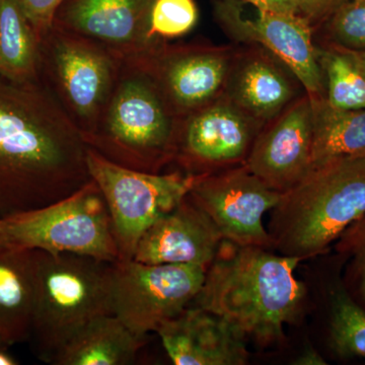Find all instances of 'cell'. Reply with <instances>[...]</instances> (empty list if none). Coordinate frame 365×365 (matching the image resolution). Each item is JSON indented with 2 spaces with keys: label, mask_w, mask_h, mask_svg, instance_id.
I'll return each mask as SVG.
<instances>
[{
  "label": "cell",
  "mask_w": 365,
  "mask_h": 365,
  "mask_svg": "<svg viewBox=\"0 0 365 365\" xmlns=\"http://www.w3.org/2000/svg\"><path fill=\"white\" fill-rule=\"evenodd\" d=\"M78 127L42 83L0 78V220L71 195L91 180Z\"/></svg>",
  "instance_id": "obj_1"
},
{
  "label": "cell",
  "mask_w": 365,
  "mask_h": 365,
  "mask_svg": "<svg viewBox=\"0 0 365 365\" xmlns=\"http://www.w3.org/2000/svg\"><path fill=\"white\" fill-rule=\"evenodd\" d=\"M302 259L223 240L191 306L215 314L261 345L283 338L299 316L307 289L294 271Z\"/></svg>",
  "instance_id": "obj_2"
},
{
  "label": "cell",
  "mask_w": 365,
  "mask_h": 365,
  "mask_svg": "<svg viewBox=\"0 0 365 365\" xmlns=\"http://www.w3.org/2000/svg\"><path fill=\"white\" fill-rule=\"evenodd\" d=\"M364 215L365 158H332L282 194L272 209L271 245L304 260L324 253Z\"/></svg>",
  "instance_id": "obj_3"
},
{
  "label": "cell",
  "mask_w": 365,
  "mask_h": 365,
  "mask_svg": "<svg viewBox=\"0 0 365 365\" xmlns=\"http://www.w3.org/2000/svg\"><path fill=\"white\" fill-rule=\"evenodd\" d=\"M178 126L179 119L153 79L123 61L104 111L83 138L117 165L158 174L174 162Z\"/></svg>",
  "instance_id": "obj_4"
},
{
  "label": "cell",
  "mask_w": 365,
  "mask_h": 365,
  "mask_svg": "<svg viewBox=\"0 0 365 365\" xmlns=\"http://www.w3.org/2000/svg\"><path fill=\"white\" fill-rule=\"evenodd\" d=\"M35 253V304L28 342L38 359L51 364L83 327L112 314L115 262L41 250Z\"/></svg>",
  "instance_id": "obj_5"
},
{
  "label": "cell",
  "mask_w": 365,
  "mask_h": 365,
  "mask_svg": "<svg viewBox=\"0 0 365 365\" xmlns=\"http://www.w3.org/2000/svg\"><path fill=\"white\" fill-rule=\"evenodd\" d=\"M122 63L105 46L55 24L41 40V83L83 137L104 111Z\"/></svg>",
  "instance_id": "obj_6"
},
{
  "label": "cell",
  "mask_w": 365,
  "mask_h": 365,
  "mask_svg": "<svg viewBox=\"0 0 365 365\" xmlns=\"http://www.w3.org/2000/svg\"><path fill=\"white\" fill-rule=\"evenodd\" d=\"M2 220L11 247L119 260L109 209L93 180L57 202Z\"/></svg>",
  "instance_id": "obj_7"
},
{
  "label": "cell",
  "mask_w": 365,
  "mask_h": 365,
  "mask_svg": "<svg viewBox=\"0 0 365 365\" xmlns=\"http://www.w3.org/2000/svg\"><path fill=\"white\" fill-rule=\"evenodd\" d=\"M91 179L104 196L119 260H132L144 232L188 196L198 177L182 170L153 174L122 167L88 148Z\"/></svg>",
  "instance_id": "obj_8"
},
{
  "label": "cell",
  "mask_w": 365,
  "mask_h": 365,
  "mask_svg": "<svg viewBox=\"0 0 365 365\" xmlns=\"http://www.w3.org/2000/svg\"><path fill=\"white\" fill-rule=\"evenodd\" d=\"M206 266L115 262L112 314L141 338L181 314L205 279Z\"/></svg>",
  "instance_id": "obj_9"
},
{
  "label": "cell",
  "mask_w": 365,
  "mask_h": 365,
  "mask_svg": "<svg viewBox=\"0 0 365 365\" xmlns=\"http://www.w3.org/2000/svg\"><path fill=\"white\" fill-rule=\"evenodd\" d=\"M215 16L230 39L267 50L292 71L309 97L325 98L314 29L304 16L263 11L244 0H215Z\"/></svg>",
  "instance_id": "obj_10"
},
{
  "label": "cell",
  "mask_w": 365,
  "mask_h": 365,
  "mask_svg": "<svg viewBox=\"0 0 365 365\" xmlns=\"http://www.w3.org/2000/svg\"><path fill=\"white\" fill-rule=\"evenodd\" d=\"M234 56L230 48L160 41L123 61L135 64L153 79L180 121L222 95Z\"/></svg>",
  "instance_id": "obj_11"
},
{
  "label": "cell",
  "mask_w": 365,
  "mask_h": 365,
  "mask_svg": "<svg viewBox=\"0 0 365 365\" xmlns=\"http://www.w3.org/2000/svg\"><path fill=\"white\" fill-rule=\"evenodd\" d=\"M263 127L222 93L180 120L173 163L197 177L244 165Z\"/></svg>",
  "instance_id": "obj_12"
},
{
  "label": "cell",
  "mask_w": 365,
  "mask_h": 365,
  "mask_svg": "<svg viewBox=\"0 0 365 365\" xmlns=\"http://www.w3.org/2000/svg\"><path fill=\"white\" fill-rule=\"evenodd\" d=\"M276 191L246 165L199 176L189 197L212 220L225 241L272 248L263 217L279 203Z\"/></svg>",
  "instance_id": "obj_13"
},
{
  "label": "cell",
  "mask_w": 365,
  "mask_h": 365,
  "mask_svg": "<svg viewBox=\"0 0 365 365\" xmlns=\"http://www.w3.org/2000/svg\"><path fill=\"white\" fill-rule=\"evenodd\" d=\"M314 107L307 93L262 128L245 165L270 188L285 193L313 167Z\"/></svg>",
  "instance_id": "obj_14"
},
{
  "label": "cell",
  "mask_w": 365,
  "mask_h": 365,
  "mask_svg": "<svg viewBox=\"0 0 365 365\" xmlns=\"http://www.w3.org/2000/svg\"><path fill=\"white\" fill-rule=\"evenodd\" d=\"M157 0H66L54 24L111 50L122 60L148 52L160 43L150 36Z\"/></svg>",
  "instance_id": "obj_15"
},
{
  "label": "cell",
  "mask_w": 365,
  "mask_h": 365,
  "mask_svg": "<svg viewBox=\"0 0 365 365\" xmlns=\"http://www.w3.org/2000/svg\"><path fill=\"white\" fill-rule=\"evenodd\" d=\"M222 242L215 223L188 194L144 232L133 260L209 267Z\"/></svg>",
  "instance_id": "obj_16"
},
{
  "label": "cell",
  "mask_w": 365,
  "mask_h": 365,
  "mask_svg": "<svg viewBox=\"0 0 365 365\" xmlns=\"http://www.w3.org/2000/svg\"><path fill=\"white\" fill-rule=\"evenodd\" d=\"M158 335L176 365H245L247 338L225 319L195 306L163 323Z\"/></svg>",
  "instance_id": "obj_17"
},
{
  "label": "cell",
  "mask_w": 365,
  "mask_h": 365,
  "mask_svg": "<svg viewBox=\"0 0 365 365\" xmlns=\"http://www.w3.org/2000/svg\"><path fill=\"white\" fill-rule=\"evenodd\" d=\"M299 79L277 57L263 48H251L235 53L222 93L265 126L299 98Z\"/></svg>",
  "instance_id": "obj_18"
},
{
  "label": "cell",
  "mask_w": 365,
  "mask_h": 365,
  "mask_svg": "<svg viewBox=\"0 0 365 365\" xmlns=\"http://www.w3.org/2000/svg\"><path fill=\"white\" fill-rule=\"evenodd\" d=\"M36 294L34 249L0 247V339L28 342Z\"/></svg>",
  "instance_id": "obj_19"
},
{
  "label": "cell",
  "mask_w": 365,
  "mask_h": 365,
  "mask_svg": "<svg viewBox=\"0 0 365 365\" xmlns=\"http://www.w3.org/2000/svg\"><path fill=\"white\" fill-rule=\"evenodd\" d=\"M145 338L139 337L114 314L91 321L66 343L54 365H129L136 361Z\"/></svg>",
  "instance_id": "obj_20"
},
{
  "label": "cell",
  "mask_w": 365,
  "mask_h": 365,
  "mask_svg": "<svg viewBox=\"0 0 365 365\" xmlns=\"http://www.w3.org/2000/svg\"><path fill=\"white\" fill-rule=\"evenodd\" d=\"M0 78L41 83V40L16 0H0Z\"/></svg>",
  "instance_id": "obj_21"
},
{
  "label": "cell",
  "mask_w": 365,
  "mask_h": 365,
  "mask_svg": "<svg viewBox=\"0 0 365 365\" xmlns=\"http://www.w3.org/2000/svg\"><path fill=\"white\" fill-rule=\"evenodd\" d=\"M313 101V169L335 158H365V109L341 110Z\"/></svg>",
  "instance_id": "obj_22"
},
{
  "label": "cell",
  "mask_w": 365,
  "mask_h": 365,
  "mask_svg": "<svg viewBox=\"0 0 365 365\" xmlns=\"http://www.w3.org/2000/svg\"><path fill=\"white\" fill-rule=\"evenodd\" d=\"M316 49L326 102L341 110L365 109V51L326 43Z\"/></svg>",
  "instance_id": "obj_23"
},
{
  "label": "cell",
  "mask_w": 365,
  "mask_h": 365,
  "mask_svg": "<svg viewBox=\"0 0 365 365\" xmlns=\"http://www.w3.org/2000/svg\"><path fill=\"white\" fill-rule=\"evenodd\" d=\"M330 344L341 357L365 359V309L342 287L331 294Z\"/></svg>",
  "instance_id": "obj_24"
},
{
  "label": "cell",
  "mask_w": 365,
  "mask_h": 365,
  "mask_svg": "<svg viewBox=\"0 0 365 365\" xmlns=\"http://www.w3.org/2000/svg\"><path fill=\"white\" fill-rule=\"evenodd\" d=\"M319 26L323 43L365 51V0H347Z\"/></svg>",
  "instance_id": "obj_25"
},
{
  "label": "cell",
  "mask_w": 365,
  "mask_h": 365,
  "mask_svg": "<svg viewBox=\"0 0 365 365\" xmlns=\"http://www.w3.org/2000/svg\"><path fill=\"white\" fill-rule=\"evenodd\" d=\"M198 9L194 0H157L150 16V36L168 41L182 37L195 28Z\"/></svg>",
  "instance_id": "obj_26"
},
{
  "label": "cell",
  "mask_w": 365,
  "mask_h": 365,
  "mask_svg": "<svg viewBox=\"0 0 365 365\" xmlns=\"http://www.w3.org/2000/svg\"><path fill=\"white\" fill-rule=\"evenodd\" d=\"M337 249L351 259L353 277L365 302V215L340 235Z\"/></svg>",
  "instance_id": "obj_27"
},
{
  "label": "cell",
  "mask_w": 365,
  "mask_h": 365,
  "mask_svg": "<svg viewBox=\"0 0 365 365\" xmlns=\"http://www.w3.org/2000/svg\"><path fill=\"white\" fill-rule=\"evenodd\" d=\"M40 40L52 28L55 16L66 0H16Z\"/></svg>",
  "instance_id": "obj_28"
},
{
  "label": "cell",
  "mask_w": 365,
  "mask_h": 365,
  "mask_svg": "<svg viewBox=\"0 0 365 365\" xmlns=\"http://www.w3.org/2000/svg\"><path fill=\"white\" fill-rule=\"evenodd\" d=\"M300 16L304 19L313 29L321 25L347 0H294Z\"/></svg>",
  "instance_id": "obj_29"
},
{
  "label": "cell",
  "mask_w": 365,
  "mask_h": 365,
  "mask_svg": "<svg viewBox=\"0 0 365 365\" xmlns=\"http://www.w3.org/2000/svg\"><path fill=\"white\" fill-rule=\"evenodd\" d=\"M244 1L263 11L299 14L294 0H244Z\"/></svg>",
  "instance_id": "obj_30"
},
{
  "label": "cell",
  "mask_w": 365,
  "mask_h": 365,
  "mask_svg": "<svg viewBox=\"0 0 365 365\" xmlns=\"http://www.w3.org/2000/svg\"><path fill=\"white\" fill-rule=\"evenodd\" d=\"M297 365H325L327 362L313 348H307L294 362Z\"/></svg>",
  "instance_id": "obj_31"
},
{
  "label": "cell",
  "mask_w": 365,
  "mask_h": 365,
  "mask_svg": "<svg viewBox=\"0 0 365 365\" xmlns=\"http://www.w3.org/2000/svg\"><path fill=\"white\" fill-rule=\"evenodd\" d=\"M9 346L4 340L0 339V365H18L19 360L9 351Z\"/></svg>",
  "instance_id": "obj_32"
},
{
  "label": "cell",
  "mask_w": 365,
  "mask_h": 365,
  "mask_svg": "<svg viewBox=\"0 0 365 365\" xmlns=\"http://www.w3.org/2000/svg\"><path fill=\"white\" fill-rule=\"evenodd\" d=\"M0 247H11L2 220H0Z\"/></svg>",
  "instance_id": "obj_33"
}]
</instances>
